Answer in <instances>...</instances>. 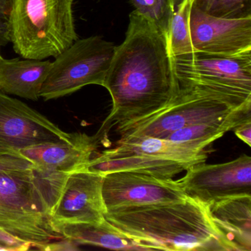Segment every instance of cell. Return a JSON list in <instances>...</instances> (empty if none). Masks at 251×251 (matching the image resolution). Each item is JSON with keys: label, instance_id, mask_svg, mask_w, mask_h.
<instances>
[{"label": "cell", "instance_id": "cell-11", "mask_svg": "<svg viewBox=\"0 0 251 251\" xmlns=\"http://www.w3.org/2000/svg\"><path fill=\"white\" fill-rule=\"evenodd\" d=\"M189 27L195 52L224 55L251 52V16L220 18L192 6Z\"/></svg>", "mask_w": 251, "mask_h": 251}, {"label": "cell", "instance_id": "cell-25", "mask_svg": "<svg viewBox=\"0 0 251 251\" xmlns=\"http://www.w3.org/2000/svg\"><path fill=\"white\" fill-rule=\"evenodd\" d=\"M11 5L12 0H0V16L8 17Z\"/></svg>", "mask_w": 251, "mask_h": 251}, {"label": "cell", "instance_id": "cell-17", "mask_svg": "<svg viewBox=\"0 0 251 251\" xmlns=\"http://www.w3.org/2000/svg\"><path fill=\"white\" fill-rule=\"evenodd\" d=\"M192 4L193 0H184L174 11L170 9L167 40L174 58L195 52L189 27Z\"/></svg>", "mask_w": 251, "mask_h": 251}, {"label": "cell", "instance_id": "cell-9", "mask_svg": "<svg viewBox=\"0 0 251 251\" xmlns=\"http://www.w3.org/2000/svg\"><path fill=\"white\" fill-rule=\"evenodd\" d=\"M186 195L208 205L233 197L251 196V158L242 155L229 162L200 163L178 180Z\"/></svg>", "mask_w": 251, "mask_h": 251}, {"label": "cell", "instance_id": "cell-16", "mask_svg": "<svg viewBox=\"0 0 251 251\" xmlns=\"http://www.w3.org/2000/svg\"><path fill=\"white\" fill-rule=\"evenodd\" d=\"M55 230L77 245L120 251H148L117 230L106 220L101 223H64L56 226Z\"/></svg>", "mask_w": 251, "mask_h": 251}, {"label": "cell", "instance_id": "cell-27", "mask_svg": "<svg viewBox=\"0 0 251 251\" xmlns=\"http://www.w3.org/2000/svg\"><path fill=\"white\" fill-rule=\"evenodd\" d=\"M0 48H1V46H0Z\"/></svg>", "mask_w": 251, "mask_h": 251}, {"label": "cell", "instance_id": "cell-10", "mask_svg": "<svg viewBox=\"0 0 251 251\" xmlns=\"http://www.w3.org/2000/svg\"><path fill=\"white\" fill-rule=\"evenodd\" d=\"M102 194L107 211L177 202L189 197L178 180L130 171L104 175Z\"/></svg>", "mask_w": 251, "mask_h": 251}, {"label": "cell", "instance_id": "cell-3", "mask_svg": "<svg viewBox=\"0 0 251 251\" xmlns=\"http://www.w3.org/2000/svg\"><path fill=\"white\" fill-rule=\"evenodd\" d=\"M70 175L36 166L0 173V228L40 251L62 239L51 217Z\"/></svg>", "mask_w": 251, "mask_h": 251}, {"label": "cell", "instance_id": "cell-8", "mask_svg": "<svg viewBox=\"0 0 251 251\" xmlns=\"http://www.w3.org/2000/svg\"><path fill=\"white\" fill-rule=\"evenodd\" d=\"M70 136L25 102L0 91V155H20L25 148L67 141Z\"/></svg>", "mask_w": 251, "mask_h": 251}, {"label": "cell", "instance_id": "cell-7", "mask_svg": "<svg viewBox=\"0 0 251 251\" xmlns=\"http://www.w3.org/2000/svg\"><path fill=\"white\" fill-rule=\"evenodd\" d=\"M174 67L180 88L251 101V52L232 55L195 52L174 58Z\"/></svg>", "mask_w": 251, "mask_h": 251}, {"label": "cell", "instance_id": "cell-20", "mask_svg": "<svg viewBox=\"0 0 251 251\" xmlns=\"http://www.w3.org/2000/svg\"><path fill=\"white\" fill-rule=\"evenodd\" d=\"M33 164L20 155H0V173L33 168Z\"/></svg>", "mask_w": 251, "mask_h": 251}, {"label": "cell", "instance_id": "cell-15", "mask_svg": "<svg viewBox=\"0 0 251 251\" xmlns=\"http://www.w3.org/2000/svg\"><path fill=\"white\" fill-rule=\"evenodd\" d=\"M51 64L48 60L6 59L0 54V91L6 95L39 100Z\"/></svg>", "mask_w": 251, "mask_h": 251}, {"label": "cell", "instance_id": "cell-26", "mask_svg": "<svg viewBox=\"0 0 251 251\" xmlns=\"http://www.w3.org/2000/svg\"><path fill=\"white\" fill-rule=\"evenodd\" d=\"M184 0H167L168 2L169 8L170 9L176 10L177 7L180 5L181 2H183Z\"/></svg>", "mask_w": 251, "mask_h": 251}, {"label": "cell", "instance_id": "cell-5", "mask_svg": "<svg viewBox=\"0 0 251 251\" xmlns=\"http://www.w3.org/2000/svg\"><path fill=\"white\" fill-rule=\"evenodd\" d=\"M248 111H251V101L204 89L180 88L177 96L164 109L118 133L120 139L142 136L164 139L182 127L227 120Z\"/></svg>", "mask_w": 251, "mask_h": 251}, {"label": "cell", "instance_id": "cell-12", "mask_svg": "<svg viewBox=\"0 0 251 251\" xmlns=\"http://www.w3.org/2000/svg\"><path fill=\"white\" fill-rule=\"evenodd\" d=\"M103 177L104 175L86 169L70 175L51 217L54 228L64 223L105 221L107 209L102 194Z\"/></svg>", "mask_w": 251, "mask_h": 251}, {"label": "cell", "instance_id": "cell-6", "mask_svg": "<svg viewBox=\"0 0 251 251\" xmlns=\"http://www.w3.org/2000/svg\"><path fill=\"white\" fill-rule=\"evenodd\" d=\"M115 48L100 36L77 39L52 62L40 98L50 100L88 85L103 86Z\"/></svg>", "mask_w": 251, "mask_h": 251}, {"label": "cell", "instance_id": "cell-14", "mask_svg": "<svg viewBox=\"0 0 251 251\" xmlns=\"http://www.w3.org/2000/svg\"><path fill=\"white\" fill-rule=\"evenodd\" d=\"M207 205L226 251H251V196L233 197Z\"/></svg>", "mask_w": 251, "mask_h": 251}, {"label": "cell", "instance_id": "cell-18", "mask_svg": "<svg viewBox=\"0 0 251 251\" xmlns=\"http://www.w3.org/2000/svg\"><path fill=\"white\" fill-rule=\"evenodd\" d=\"M192 6L220 18H243L251 16V0H193Z\"/></svg>", "mask_w": 251, "mask_h": 251}, {"label": "cell", "instance_id": "cell-22", "mask_svg": "<svg viewBox=\"0 0 251 251\" xmlns=\"http://www.w3.org/2000/svg\"><path fill=\"white\" fill-rule=\"evenodd\" d=\"M78 245L73 241L63 237L62 239L50 242L45 247L44 251H77Z\"/></svg>", "mask_w": 251, "mask_h": 251}, {"label": "cell", "instance_id": "cell-23", "mask_svg": "<svg viewBox=\"0 0 251 251\" xmlns=\"http://www.w3.org/2000/svg\"><path fill=\"white\" fill-rule=\"evenodd\" d=\"M235 134L248 146H251V120L242 123L233 129Z\"/></svg>", "mask_w": 251, "mask_h": 251}, {"label": "cell", "instance_id": "cell-2", "mask_svg": "<svg viewBox=\"0 0 251 251\" xmlns=\"http://www.w3.org/2000/svg\"><path fill=\"white\" fill-rule=\"evenodd\" d=\"M105 219L148 251H226L208 205L191 197L177 202L109 210Z\"/></svg>", "mask_w": 251, "mask_h": 251}, {"label": "cell", "instance_id": "cell-13", "mask_svg": "<svg viewBox=\"0 0 251 251\" xmlns=\"http://www.w3.org/2000/svg\"><path fill=\"white\" fill-rule=\"evenodd\" d=\"M101 140L98 133L95 136L73 133L69 140L30 147L19 154L39 168L72 174L86 169Z\"/></svg>", "mask_w": 251, "mask_h": 251}, {"label": "cell", "instance_id": "cell-21", "mask_svg": "<svg viewBox=\"0 0 251 251\" xmlns=\"http://www.w3.org/2000/svg\"><path fill=\"white\" fill-rule=\"evenodd\" d=\"M31 248V244L20 240L0 228V251H25Z\"/></svg>", "mask_w": 251, "mask_h": 251}, {"label": "cell", "instance_id": "cell-24", "mask_svg": "<svg viewBox=\"0 0 251 251\" xmlns=\"http://www.w3.org/2000/svg\"><path fill=\"white\" fill-rule=\"evenodd\" d=\"M8 17L0 16V46H5L10 42Z\"/></svg>", "mask_w": 251, "mask_h": 251}, {"label": "cell", "instance_id": "cell-19", "mask_svg": "<svg viewBox=\"0 0 251 251\" xmlns=\"http://www.w3.org/2000/svg\"><path fill=\"white\" fill-rule=\"evenodd\" d=\"M135 11L153 22L167 37L170 8L167 0H130Z\"/></svg>", "mask_w": 251, "mask_h": 251}, {"label": "cell", "instance_id": "cell-1", "mask_svg": "<svg viewBox=\"0 0 251 251\" xmlns=\"http://www.w3.org/2000/svg\"><path fill=\"white\" fill-rule=\"evenodd\" d=\"M102 86L113 102L98 131L104 138L114 126L118 132L164 109L180 92L167 37L135 10L130 14L126 39L116 47Z\"/></svg>", "mask_w": 251, "mask_h": 251}, {"label": "cell", "instance_id": "cell-4", "mask_svg": "<svg viewBox=\"0 0 251 251\" xmlns=\"http://www.w3.org/2000/svg\"><path fill=\"white\" fill-rule=\"evenodd\" d=\"M74 0H12L10 42L23 58H56L78 39Z\"/></svg>", "mask_w": 251, "mask_h": 251}]
</instances>
